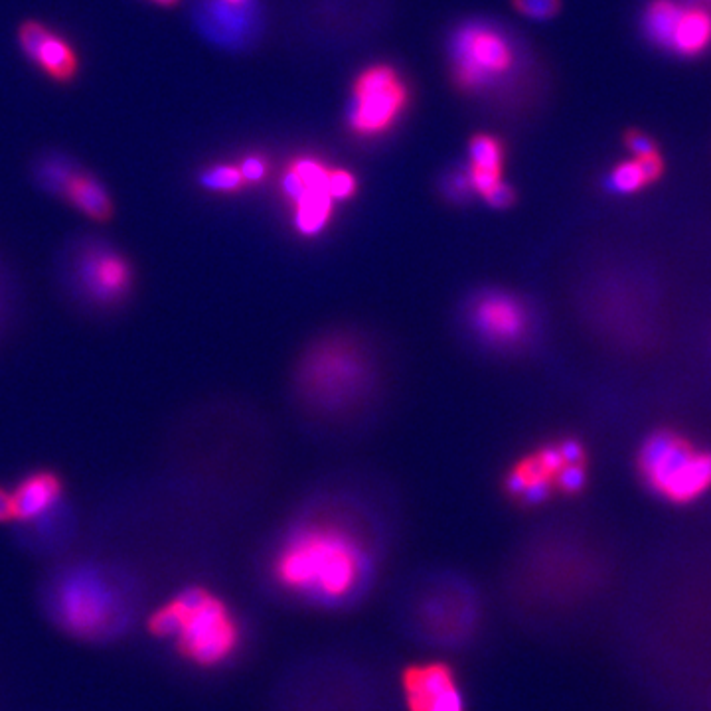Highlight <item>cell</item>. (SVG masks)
<instances>
[{
  "mask_svg": "<svg viewBox=\"0 0 711 711\" xmlns=\"http://www.w3.org/2000/svg\"><path fill=\"white\" fill-rule=\"evenodd\" d=\"M76 170H78V168L64 157H48L44 158V160L38 164L36 174H38L40 184H42L46 190H50V192L62 196V192H64V188H66V184H68V180L72 178V174H74Z\"/></svg>",
  "mask_w": 711,
  "mask_h": 711,
  "instance_id": "obj_16",
  "label": "cell"
},
{
  "mask_svg": "<svg viewBox=\"0 0 711 711\" xmlns=\"http://www.w3.org/2000/svg\"><path fill=\"white\" fill-rule=\"evenodd\" d=\"M149 632L174 640L176 650L198 666L228 660L239 644L236 619L222 599L202 587H188L149 619Z\"/></svg>",
  "mask_w": 711,
  "mask_h": 711,
  "instance_id": "obj_2",
  "label": "cell"
},
{
  "mask_svg": "<svg viewBox=\"0 0 711 711\" xmlns=\"http://www.w3.org/2000/svg\"><path fill=\"white\" fill-rule=\"evenodd\" d=\"M514 8L534 20H550L561 10V0H512Z\"/></svg>",
  "mask_w": 711,
  "mask_h": 711,
  "instance_id": "obj_20",
  "label": "cell"
},
{
  "mask_svg": "<svg viewBox=\"0 0 711 711\" xmlns=\"http://www.w3.org/2000/svg\"><path fill=\"white\" fill-rule=\"evenodd\" d=\"M64 494V480L54 471H34L24 476L12 492L18 522H28L50 512Z\"/></svg>",
  "mask_w": 711,
  "mask_h": 711,
  "instance_id": "obj_10",
  "label": "cell"
},
{
  "mask_svg": "<svg viewBox=\"0 0 711 711\" xmlns=\"http://www.w3.org/2000/svg\"><path fill=\"white\" fill-rule=\"evenodd\" d=\"M14 520H16V510H14L12 492H8L4 486H0V524H8Z\"/></svg>",
  "mask_w": 711,
  "mask_h": 711,
  "instance_id": "obj_29",
  "label": "cell"
},
{
  "mask_svg": "<svg viewBox=\"0 0 711 711\" xmlns=\"http://www.w3.org/2000/svg\"><path fill=\"white\" fill-rule=\"evenodd\" d=\"M502 158H504V149L498 139L490 135H476L471 141V160H473L471 166L474 168L502 172Z\"/></svg>",
  "mask_w": 711,
  "mask_h": 711,
  "instance_id": "obj_18",
  "label": "cell"
},
{
  "mask_svg": "<svg viewBox=\"0 0 711 711\" xmlns=\"http://www.w3.org/2000/svg\"><path fill=\"white\" fill-rule=\"evenodd\" d=\"M484 200L494 208H510L516 202V192L508 184L500 182Z\"/></svg>",
  "mask_w": 711,
  "mask_h": 711,
  "instance_id": "obj_25",
  "label": "cell"
},
{
  "mask_svg": "<svg viewBox=\"0 0 711 711\" xmlns=\"http://www.w3.org/2000/svg\"><path fill=\"white\" fill-rule=\"evenodd\" d=\"M62 198L93 222H109L115 212L113 200L101 180L81 168L68 180Z\"/></svg>",
  "mask_w": 711,
  "mask_h": 711,
  "instance_id": "obj_11",
  "label": "cell"
},
{
  "mask_svg": "<svg viewBox=\"0 0 711 711\" xmlns=\"http://www.w3.org/2000/svg\"><path fill=\"white\" fill-rule=\"evenodd\" d=\"M453 78L463 91H476L502 78L514 62L508 38L480 22L463 26L451 44Z\"/></svg>",
  "mask_w": 711,
  "mask_h": 711,
  "instance_id": "obj_4",
  "label": "cell"
},
{
  "mask_svg": "<svg viewBox=\"0 0 711 711\" xmlns=\"http://www.w3.org/2000/svg\"><path fill=\"white\" fill-rule=\"evenodd\" d=\"M52 613L68 634L81 640H103L125 627L127 601L103 573L79 569L54 587Z\"/></svg>",
  "mask_w": 711,
  "mask_h": 711,
  "instance_id": "obj_3",
  "label": "cell"
},
{
  "mask_svg": "<svg viewBox=\"0 0 711 711\" xmlns=\"http://www.w3.org/2000/svg\"><path fill=\"white\" fill-rule=\"evenodd\" d=\"M682 10L684 6L676 0H650L642 16V30L646 38L654 46L670 50Z\"/></svg>",
  "mask_w": 711,
  "mask_h": 711,
  "instance_id": "obj_14",
  "label": "cell"
},
{
  "mask_svg": "<svg viewBox=\"0 0 711 711\" xmlns=\"http://www.w3.org/2000/svg\"><path fill=\"white\" fill-rule=\"evenodd\" d=\"M625 147L629 149V153H631L634 158L646 157V155L658 153L656 141H654L650 135H646V133H642V131H638V129H629V131L625 133Z\"/></svg>",
  "mask_w": 711,
  "mask_h": 711,
  "instance_id": "obj_23",
  "label": "cell"
},
{
  "mask_svg": "<svg viewBox=\"0 0 711 711\" xmlns=\"http://www.w3.org/2000/svg\"><path fill=\"white\" fill-rule=\"evenodd\" d=\"M557 449H559L565 465H583L585 463V449L579 441L567 439Z\"/></svg>",
  "mask_w": 711,
  "mask_h": 711,
  "instance_id": "obj_27",
  "label": "cell"
},
{
  "mask_svg": "<svg viewBox=\"0 0 711 711\" xmlns=\"http://www.w3.org/2000/svg\"><path fill=\"white\" fill-rule=\"evenodd\" d=\"M18 44L26 58L58 83H70L79 72L78 52L58 32L38 20H26L18 28Z\"/></svg>",
  "mask_w": 711,
  "mask_h": 711,
  "instance_id": "obj_8",
  "label": "cell"
},
{
  "mask_svg": "<svg viewBox=\"0 0 711 711\" xmlns=\"http://www.w3.org/2000/svg\"><path fill=\"white\" fill-rule=\"evenodd\" d=\"M650 182L642 172V166L636 158L625 160L621 164H617L611 174H609V182L607 186L619 194H634L640 192L642 188H646Z\"/></svg>",
  "mask_w": 711,
  "mask_h": 711,
  "instance_id": "obj_17",
  "label": "cell"
},
{
  "mask_svg": "<svg viewBox=\"0 0 711 711\" xmlns=\"http://www.w3.org/2000/svg\"><path fill=\"white\" fill-rule=\"evenodd\" d=\"M358 182L348 170H330L328 174V194L332 200H348L356 194Z\"/></svg>",
  "mask_w": 711,
  "mask_h": 711,
  "instance_id": "obj_21",
  "label": "cell"
},
{
  "mask_svg": "<svg viewBox=\"0 0 711 711\" xmlns=\"http://www.w3.org/2000/svg\"><path fill=\"white\" fill-rule=\"evenodd\" d=\"M710 2H711V0H710Z\"/></svg>",
  "mask_w": 711,
  "mask_h": 711,
  "instance_id": "obj_33",
  "label": "cell"
},
{
  "mask_svg": "<svg viewBox=\"0 0 711 711\" xmlns=\"http://www.w3.org/2000/svg\"><path fill=\"white\" fill-rule=\"evenodd\" d=\"M364 569V553L350 536L328 526L299 532L275 561L283 585L320 601L346 599L362 583Z\"/></svg>",
  "mask_w": 711,
  "mask_h": 711,
  "instance_id": "obj_1",
  "label": "cell"
},
{
  "mask_svg": "<svg viewBox=\"0 0 711 711\" xmlns=\"http://www.w3.org/2000/svg\"><path fill=\"white\" fill-rule=\"evenodd\" d=\"M587 484V473L583 465H565L555 474V486L565 494H577Z\"/></svg>",
  "mask_w": 711,
  "mask_h": 711,
  "instance_id": "obj_22",
  "label": "cell"
},
{
  "mask_svg": "<svg viewBox=\"0 0 711 711\" xmlns=\"http://www.w3.org/2000/svg\"><path fill=\"white\" fill-rule=\"evenodd\" d=\"M332 196L326 188H311L295 202V226L303 236H316L332 216Z\"/></svg>",
  "mask_w": 711,
  "mask_h": 711,
  "instance_id": "obj_15",
  "label": "cell"
},
{
  "mask_svg": "<svg viewBox=\"0 0 711 711\" xmlns=\"http://www.w3.org/2000/svg\"><path fill=\"white\" fill-rule=\"evenodd\" d=\"M473 322L492 344H516L528 330V313L512 295L486 293L474 303Z\"/></svg>",
  "mask_w": 711,
  "mask_h": 711,
  "instance_id": "obj_9",
  "label": "cell"
},
{
  "mask_svg": "<svg viewBox=\"0 0 711 711\" xmlns=\"http://www.w3.org/2000/svg\"><path fill=\"white\" fill-rule=\"evenodd\" d=\"M447 190L453 194V198H455V200H463V198H467V196H469V192L474 190L473 182H471V172H469V170H461V172H457V174L451 178V182H449Z\"/></svg>",
  "mask_w": 711,
  "mask_h": 711,
  "instance_id": "obj_28",
  "label": "cell"
},
{
  "mask_svg": "<svg viewBox=\"0 0 711 711\" xmlns=\"http://www.w3.org/2000/svg\"><path fill=\"white\" fill-rule=\"evenodd\" d=\"M711 488V453L694 451V455L680 467L660 496L674 504H690Z\"/></svg>",
  "mask_w": 711,
  "mask_h": 711,
  "instance_id": "obj_12",
  "label": "cell"
},
{
  "mask_svg": "<svg viewBox=\"0 0 711 711\" xmlns=\"http://www.w3.org/2000/svg\"><path fill=\"white\" fill-rule=\"evenodd\" d=\"M700 2H706V0H700Z\"/></svg>",
  "mask_w": 711,
  "mask_h": 711,
  "instance_id": "obj_32",
  "label": "cell"
},
{
  "mask_svg": "<svg viewBox=\"0 0 711 711\" xmlns=\"http://www.w3.org/2000/svg\"><path fill=\"white\" fill-rule=\"evenodd\" d=\"M153 2H157V4H162V6H170V4H176L178 0H153Z\"/></svg>",
  "mask_w": 711,
  "mask_h": 711,
  "instance_id": "obj_30",
  "label": "cell"
},
{
  "mask_svg": "<svg viewBox=\"0 0 711 711\" xmlns=\"http://www.w3.org/2000/svg\"><path fill=\"white\" fill-rule=\"evenodd\" d=\"M407 105V87L390 66L366 70L354 85L350 127L362 137H376L394 125Z\"/></svg>",
  "mask_w": 711,
  "mask_h": 711,
  "instance_id": "obj_5",
  "label": "cell"
},
{
  "mask_svg": "<svg viewBox=\"0 0 711 711\" xmlns=\"http://www.w3.org/2000/svg\"><path fill=\"white\" fill-rule=\"evenodd\" d=\"M200 182L206 190H212V192H236L245 184L241 170L237 166H230V164H220V166H212V168L204 170L200 176Z\"/></svg>",
  "mask_w": 711,
  "mask_h": 711,
  "instance_id": "obj_19",
  "label": "cell"
},
{
  "mask_svg": "<svg viewBox=\"0 0 711 711\" xmlns=\"http://www.w3.org/2000/svg\"><path fill=\"white\" fill-rule=\"evenodd\" d=\"M403 692L409 711H465L455 672L441 662L409 666Z\"/></svg>",
  "mask_w": 711,
  "mask_h": 711,
  "instance_id": "obj_7",
  "label": "cell"
},
{
  "mask_svg": "<svg viewBox=\"0 0 711 711\" xmlns=\"http://www.w3.org/2000/svg\"><path fill=\"white\" fill-rule=\"evenodd\" d=\"M711 44V12L704 6H684L670 52L682 58H698Z\"/></svg>",
  "mask_w": 711,
  "mask_h": 711,
  "instance_id": "obj_13",
  "label": "cell"
},
{
  "mask_svg": "<svg viewBox=\"0 0 711 711\" xmlns=\"http://www.w3.org/2000/svg\"><path fill=\"white\" fill-rule=\"evenodd\" d=\"M239 170H241V176H243L245 182L257 184L267 174V162L261 157H247L241 162Z\"/></svg>",
  "mask_w": 711,
  "mask_h": 711,
  "instance_id": "obj_24",
  "label": "cell"
},
{
  "mask_svg": "<svg viewBox=\"0 0 711 711\" xmlns=\"http://www.w3.org/2000/svg\"><path fill=\"white\" fill-rule=\"evenodd\" d=\"M76 277L81 295L103 307L125 301L135 285V271L129 257L101 241H91L81 247Z\"/></svg>",
  "mask_w": 711,
  "mask_h": 711,
  "instance_id": "obj_6",
  "label": "cell"
},
{
  "mask_svg": "<svg viewBox=\"0 0 711 711\" xmlns=\"http://www.w3.org/2000/svg\"><path fill=\"white\" fill-rule=\"evenodd\" d=\"M642 166V172L644 176L648 178V182H656L662 174H664V158L658 153H652V155H646V157L636 158Z\"/></svg>",
  "mask_w": 711,
  "mask_h": 711,
  "instance_id": "obj_26",
  "label": "cell"
},
{
  "mask_svg": "<svg viewBox=\"0 0 711 711\" xmlns=\"http://www.w3.org/2000/svg\"><path fill=\"white\" fill-rule=\"evenodd\" d=\"M226 4H232V6H241V4H245L247 0H224Z\"/></svg>",
  "mask_w": 711,
  "mask_h": 711,
  "instance_id": "obj_31",
  "label": "cell"
}]
</instances>
